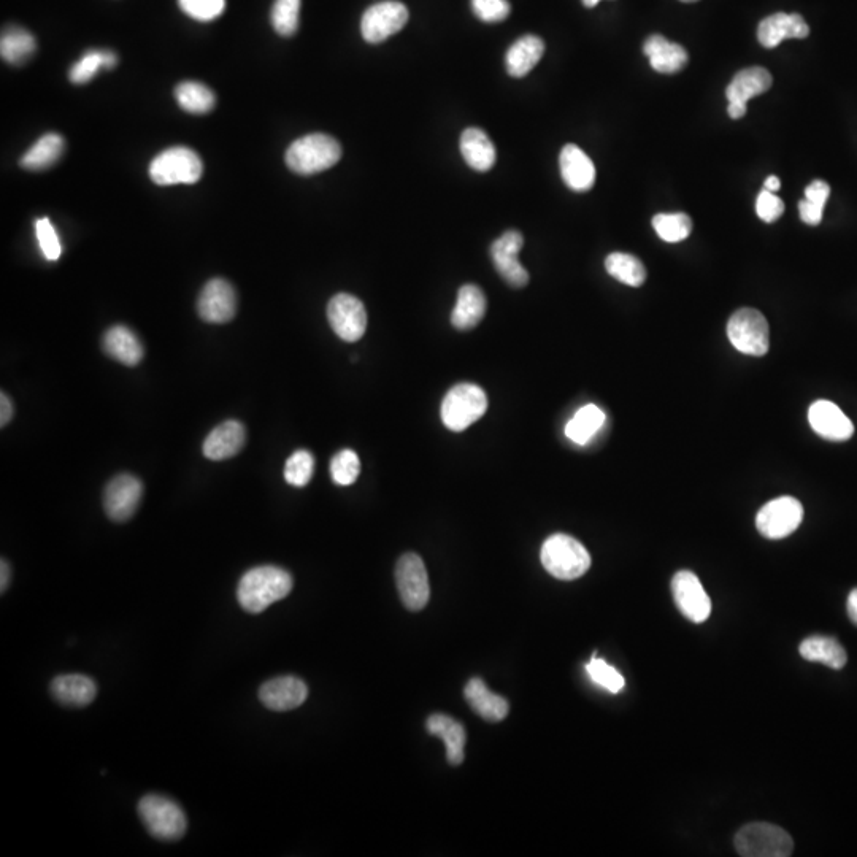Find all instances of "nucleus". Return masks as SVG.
<instances>
[{
	"instance_id": "nucleus-1",
	"label": "nucleus",
	"mask_w": 857,
	"mask_h": 857,
	"mask_svg": "<svg viewBox=\"0 0 857 857\" xmlns=\"http://www.w3.org/2000/svg\"><path fill=\"white\" fill-rule=\"evenodd\" d=\"M293 589V577L286 570L264 565L248 570L237 589V599L248 613H262L278 600L285 599Z\"/></svg>"
},
{
	"instance_id": "nucleus-2",
	"label": "nucleus",
	"mask_w": 857,
	"mask_h": 857,
	"mask_svg": "<svg viewBox=\"0 0 857 857\" xmlns=\"http://www.w3.org/2000/svg\"><path fill=\"white\" fill-rule=\"evenodd\" d=\"M540 559L546 572L564 581L583 577L591 567V556L585 546L565 534L551 535L543 543Z\"/></svg>"
},
{
	"instance_id": "nucleus-3",
	"label": "nucleus",
	"mask_w": 857,
	"mask_h": 857,
	"mask_svg": "<svg viewBox=\"0 0 857 857\" xmlns=\"http://www.w3.org/2000/svg\"><path fill=\"white\" fill-rule=\"evenodd\" d=\"M342 158L340 143L327 134H308L288 148L286 164L299 175H313L331 169Z\"/></svg>"
},
{
	"instance_id": "nucleus-4",
	"label": "nucleus",
	"mask_w": 857,
	"mask_h": 857,
	"mask_svg": "<svg viewBox=\"0 0 857 857\" xmlns=\"http://www.w3.org/2000/svg\"><path fill=\"white\" fill-rule=\"evenodd\" d=\"M735 850L743 857H789L794 851L791 835L769 823H751L735 835Z\"/></svg>"
},
{
	"instance_id": "nucleus-5",
	"label": "nucleus",
	"mask_w": 857,
	"mask_h": 857,
	"mask_svg": "<svg viewBox=\"0 0 857 857\" xmlns=\"http://www.w3.org/2000/svg\"><path fill=\"white\" fill-rule=\"evenodd\" d=\"M488 410V397L477 385L461 383L448 391L442 404V421L450 431L462 432Z\"/></svg>"
},
{
	"instance_id": "nucleus-6",
	"label": "nucleus",
	"mask_w": 857,
	"mask_h": 857,
	"mask_svg": "<svg viewBox=\"0 0 857 857\" xmlns=\"http://www.w3.org/2000/svg\"><path fill=\"white\" fill-rule=\"evenodd\" d=\"M204 173L199 154L188 147H173L162 151L150 166L151 180L159 186L193 185Z\"/></svg>"
},
{
	"instance_id": "nucleus-7",
	"label": "nucleus",
	"mask_w": 857,
	"mask_h": 857,
	"mask_svg": "<svg viewBox=\"0 0 857 857\" xmlns=\"http://www.w3.org/2000/svg\"><path fill=\"white\" fill-rule=\"evenodd\" d=\"M727 337L734 348L748 356L761 358L770 348V329L767 319L754 308H742L729 319Z\"/></svg>"
},
{
	"instance_id": "nucleus-8",
	"label": "nucleus",
	"mask_w": 857,
	"mask_h": 857,
	"mask_svg": "<svg viewBox=\"0 0 857 857\" xmlns=\"http://www.w3.org/2000/svg\"><path fill=\"white\" fill-rule=\"evenodd\" d=\"M139 815L153 837L167 842L183 837L188 826L185 811L167 797H143L139 804Z\"/></svg>"
},
{
	"instance_id": "nucleus-9",
	"label": "nucleus",
	"mask_w": 857,
	"mask_h": 857,
	"mask_svg": "<svg viewBox=\"0 0 857 857\" xmlns=\"http://www.w3.org/2000/svg\"><path fill=\"white\" fill-rule=\"evenodd\" d=\"M396 585L400 600L410 612H421L431 597L426 565L418 554L407 553L396 565Z\"/></svg>"
},
{
	"instance_id": "nucleus-10",
	"label": "nucleus",
	"mask_w": 857,
	"mask_h": 857,
	"mask_svg": "<svg viewBox=\"0 0 857 857\" xmlns=\"http://www.w3.org/2000/svg\"><path fill=\"white\" fill-rule=\"evenodd\" d=\"M804 519V507L794 497L784 496L770 500L759 510L756 527L765 539L780 540L799 529Z\"/></svg>"
},
{
	"instance_id": "nucleus-11",
	"label": "nucleus",
	"mask_w": 857,
	"mask_h": 857,
	"mask_svg": "<svg viewBox=\"0 0 857 857\" xmlns=\"http://www.w3.org/2000/svg\"><path fill=\"white\" fill-rule=\"evenodd\" d=\"M327 319L332 331L339 335L343 342H358L366 334V307L358 297L351 294H337L332 297L327 305Z\"/></svg>"
},
{
	"instance_id": "nucleus-12",
	"label": "nucleus",
	"mask_w": 857,
	"mask_h": 857,
	"mask_svg": "<svg viewBox=\"0 0 857 857\" xmlns=\"http://www.w3.org/2000/svg\"><path fill=\"white\" fill-rule=\"evenodd\" d=\"M408 10L402 2L386 0L372 5L361 20L362 37L369 43H381L404 29Z\"/></svg>"
},
{
	"instance_id": "nucleus-13",
	"label": "nucleus",
	"mask_w": 857,
	"mask_h": 857,
	"mask_svg": "<svg viewBox=\"0 0 857 857\" xmlns=\"http://www.w3.org/2000/svg\"><path fill=\"white\" fill-rule=\"evenodd\" d=\"M673 599L681 615L692 623H705L711 615V600L699 578L689 570H681L672 581Z\"/></svg>"
},
{
	"instance_id": "nucleus-14",
	"label": "nucleus",
	"mask_w": 857,
	"mask_h": 857,
	"mask_svg": "<svg viewBox=\"0 0 857 857\" xmlns=\"http://www.w3.org/2000/svg\"><path fill=\"white\" fill-rule=\"evenodd\" d=\"M523 245L524 239L521 232L508 231L492 243L489 251L500 277L504 278L512 288H524L529 283V272L518 259Z\"/></svg>"
},
{
	"instance_id": "nucleus-15",
	"label": "nucleus",
	"mask_w": 857,
	"mask_h": 857,
	"mask_svg": "<svg viewBox=\"0 0 857 857\" xmlns=\"http://www.w3.org/2000/svg\"><path fill=\"white\" fill-rule=\"evenodd\" d=\"M142 496L143 485L139 478L132 477L129 473L118 475L105 488V513L116 523H124L137 512Z\"/></svg>"
},
{
	"instance_id": "nucleus-16",
	"label": "nucleus",
	"mask_w": 857,
	"mask_h": 857,
	"mask_svg": "<svg viewBox=\"0 0 857 857\" xmlns=\"http://www.w3.org/2000/svg\"><path fill=\"white\" fill-rule=\"evenodd\" d=\"M200 318L212 324H226L237 312V294L229 281L215 278L208 281L197 300Z\"/></svg>"
},
{
	"instance_id": "nucleus-17",
	"label": "nucleus",
	"mask_w": 857,
	"mask_h": 857,
	"mask_svg": "<svg viewBox=\"0 0 857 857\" xmlns=\"http://www.w3.org/2000/svg\"><path fill=\"white\" fill-rule=\"evenodd\" d=\"M810 426L819 437L832 442H845L854 434L851 419L842 412V408L829 400H816L808 410Z\"/></svg>"
},
{
	"instance_id": "nucleus-18",
	"label": "nucleus",
	"mask_w": 857,
	"mask_h": 857,
	"mask_svg": "<svg viewBox=\"0 0 857 857\" xmlns=\"http://www.w3.org/2000/svg\"><path fill=\"white\" fill-rule=\"evenodd\" d=\"M308 697L304 681L296 677H278L259 689L262 704L273 711H289L300 707Z\"/></svg>"
},
{
	"instance_id": "nucleus-19",
	"label": "nucleus",
	"mask_w": 857,
	"mask_h": 857,
	"mask_svg": "<svg viewBox=\"0 0 857 857\" xmlns=\"http://www.w3.org/2000/svg\"><path fill=\"white\" fill-rule=\"evenodd\" d=\"M562 180L572 191L585 193L596 183V167L577 145H565L559 156Z\"/></svg>"
},
{
	"instance_id": "nucleus-20",
	"label": "nucleus",
	"mask_w": 857,
	"mask_h": 857,
	"mask_svg": "<svg viewBox=\"0 0 857 857\" xmlns=\"http://www.w3.org/2000/svg\"><path fill=\"white\" fill-rule=\"evenodd\" d=\"M246 443V429L239 421H226L215 427L204 442V456L210 461L231 459L242 451Z\"/></svg>"
},
{
	"instance_id": "nucleus-21",
	"label": "nucleus",
	"mask_w": 857,
	"mask_h": 857,
	"mask_svg": "<svg viewBox=\"0 0 857 857\" xmlns=\"http://www.w3.org/2000/svg\"><path fill=\"white\" fill-rule=\"evenodd\" d=\"M810 34V27L800 15L775 13L765 18L758 27V39L762 47L775 48L786 39H805Z\"/></svg>"
},
{
	"instance_id": "nucleus-22",
	"label": "nucleus",
	"mask_w": 857,
	"mask_h": 857,
	"mask_svg": "<svg viewBox=\"0 0 857 857\" xmlns=\"http://www.w3.org/2000/svg\"><path fill=\"white\" fill-rule=\"evenodd\" d=\"M464 696H466L472 710L489 723L504 721L508 716V711H510L507 699L489 691L485 681L480 680V678H472L467 683Z\"/></svg>"
},
{
	"instance_id": "nucleus-23",
	"label": "nucleus",
	"mask_w": 857,
	"mask_h": 857,
	"mask_svg": "<svg viewBox=\"0 0 857 857\" xmlns=\"http://www.w3.org/2000/svg\"><path fill=\"white\" fill-rule=\"evenodd\" d=\"M643 53L650 58L651 67L659 74H677L688 64L685 48L669 42L662 35H651L643 45Z\"/></svg>"
},
{
	"instance_id": "nucleus-24",
	"label": "nucleus",
	"mask_w": 857,
	"mask_h": 857,
	"mask_svg": "<svg viewBox=\"0 0 857 857\" xmlns=\"http://www.w3.org/2000/svg\"><path fill=\"white\" fill-rule=\"evenodd\" d=\"M102 345H104V351L110 358L121 362V364L127 367H134L140 364L143 354H145L139 337L126 326L110 327L105 332Z\"/></svg>"
},
{
	"instance_id": "nucleus-25",
	"label": "nucleus",
	"mask_w": 857,
	"mask_h": 857,
	"mask_svg": "<svg viewBox=\"0 0 857 857\" xmlns=\"http://www.w3.org/2000/svg\"><path fill=\"white\" fill-rule=\"evenodd\" d=\"M54 699L69 707H86L96 699L97 686L93 678L78 673L61 675L51 683Z\"/></svg>"
},
{
	"instance_id": "nucleus-26",
	"label": "nucleus",
	"mask_w": 857,
	"mask_h": 857,
	"mask_svg": "<svg viewBox=\"0 0 857 857\" xmlns=\"http://www.w3.org/2000/svg\"><path fill=\"white\" fill-rule=\"evenodd\" d=\"M426 727L429 734L442 738L445 742L446 759L451 765H459L464 761L467 735L466 729L459 721L440 713L427 719Z\"/></svg>"
},
{
	"instance_id": "nucleus-27",
	"label": "nucleus",
	"mask_w": 857,
	"mask_h": 857,
	"mask_svg": "<svg viewBox=\"0 0 857 857\" xmlns=\"http://www.w3.org/2000/svg\"><path fill=\"white\" fill-rule=\"evenodd\" d=\"M772 83L773 78L769 70L762 67L740 70L731 81V85L727 86V100L729 104L746 105L753 97L767 93Z\"/></svg>"
},
{
	"instance_id": "nucleus-28",
	"label": "nucleus",
	"mask_w": 857,
	"mask_h": 857,
	"mask_svg": "<svg viewBox=\"0 0 857 857\" xmlns=\"http://www.w3.org/2000/svg\"><path fill=\"white\" fill-rule=\"evenodd\" d=\"M486 297L478 286L466 285L459 289L458 302L451 313V324L458 331H470L485 318Z\"/></svg>"
},
{
	"instance_id": "nucleus-29",
	"label": "nucleus",
	"mask_w": 857,
	"mask_h": 857,
	"mask_svg": "<svg viewBox=\"0 0 857 857\" xmlns=\"http://www.w3.org/2000/svg\"><path fill=\"white\" fill-rule=\"evenodd\" d=\"M545 43L537 35H524L513 43L505 56L508 74L515 78L526 77L542 59Z\"/></svg>"
},
{
	"instance_id": "nucleus-30",
	"label": "nucleus",
	"mask_w": 857,
	"mask_h": 857,
	"mask_svg": "<svg viewBox=\"0 0 857 857\" xmlns=\"http://www.w3.org/2000/svg\"><path fill=\"white\" fill-rule=\"evenodd\" d=\"M462 158L477 172H488L496 164L497 153L488 135L477 127H469L461 135Z\"/></svg>"
},
{
	"instance_id": "nucleus-31",
	"label": "nucleus",
	"mask_w": 857,
	"mask_h": 857,
	"mask_svg": "<svg viewBox=\"0 0 857 857\" xmlns=\"http://www.w3.org/2000/svg\"><path fill=\"white\" fill-rule=\"evenodd\" d=\"M802 658L810 662H819L834 670L843 669L848 661L845 648L834 637L813 635L800 645Z\"/></svg>"
},
{
	"instance_id": "nucleus-32",
	"label": "nucleus",
	"mask_w": 857,
	"mask_h": 857,
	"mask_svg": "<svg viewBox=\"0 0 857 857\" xmlns=\"http://www.w3.org/2000/svg\"><path fill=\"white\" fill-rule=\"evenodd\" d=\"M66 142L61 135L50 132L40 137L20 159V164L26 170H45L54 166L64 153Z\"/></svg>"
},
{
	"instance_id": "nucleus-33",
	"label": "nucleus",
	"mask_w": 857,
	"mask_h": 857,
	"mask_svg": "<svg viewBox=\"0 0 857 857\" xmlns=\"http://www.w3.org/2000/svg\"><path fill=\"white\" fill-rule=\"evenodd\" d=\"M605 413L597 405L589 404L581 407L575 416L565 426V435L570 442L577 445H588L597 432L604 427Z\"/></svg>"
},
{
	"instance_id": "nucleus-34",
	"label": "nucleus",
	"mask_w": 857,
	"mask_h": 857,
	"mask_svg": "<svg viewBox=\"0 0 857 857\" xmlns=\"http://www.w3.org/2000/svg\"><path fill=\"white\" fill-rule=\"evenodd\" d=\"M35 39L31 32L23 27L10 26L5 29L0 39L2 59L12 66H23L35 53Z\"/></svg>"
},
{
	"instance_id": "nucleus-35",
	"label": "nucleus",
	"mask_w": 857,
	"mask_h": 857,
	"mask_svg": "<svg viewBox=\"0 0 857 857\" xmlns=\"http://www.w3.org/2000/svg\"><path fill=\"white\" fill-rule=\"evenodd\" d=\"M178 105L186 112L194 115H204L212 112L215 107L216 97L212 89L202 85L199 81H183L175 89Z\"/></svg>"
},
{
	"instance_id": "nucleus-36",
	"label": "nucleus",
	"mask_w": 857,
	"mask_h": 857,
	"mask_svg": "<svg viewBox=\"0 0 857 857\" xmlns=\"http://www.w3.org/2000/svg\"><path fill=\"white\" fill-rule=\"evenodd\" d=\"M605 269L615 280L621 281L624 285L632 286V288L642 286L646 280L645 266L640 259L635 258L632 254H610L605 259Z\"/></svg>"
},
{
	"instance_id": "nucleus-37",
	"label": "nucleus",
	"mask_w": 857,
	"mask_h": 857,
	"mask_svg": "<svg viewBox=\"0 0 857 857\" xmlns=\"http://www.w3.org/2000/svg\"><path fill=\"white\" fill-rule=\"evenodd\" d=\"M116 62H118V58H116V54L112 53V51H99L93 50L88 51V53L72 66L69 72V78L72 83L75 85H85L89 80H93L96 77L97 72H99L102 67H107V69H112V67L116 66Z\"/></svg>"
},
{
	"instance_id": "nucleus-38",
	"label": "nucleus",
	"mask_w": 857,
	"mask_h": 857,
	"mask_svg": "<svg viewBox=\"0 0 857 857\" xmlns=\"http://www.w3.org/2000/svg\"><path fill=\"white\" fill-rule=\"evenodd\" d=\"M653 227L664 242L678 243L688 239L692 220L686 213H659L653 218Z\"/></svg>"
},
{
	"instance_id": "nucleus-39",
	"label": "nucleus",
	"mask_w": 857,
	"mask_h": 857,
	"mask_svg": "<svg viewBox=\"0 0 857 857\" xmlns=\"http://www.w3.org/2000/svg\"><path fill=\"white\" fill-rule=\"evenodd\" d=\"M300 4L302 0H275L272 7V26L283 37H291L299 29Z\"/></svg>"
},
{
	"instance_id": "nucleus-40",
	"label": "nucleus",
	"mask_w": 857,
	"mask_h": 857,
	"mask_svg": "<svg viewBox=\"0 0 857 857\" xmlns=\"http://www.w3.org/2000/svg\"><path fill=\"white\" fill-rule=\"evenodd\" d=\"M313 472H315V458L312 453L300 450L291 456L286 461L285 478L289 485L302 488L307 486L312 480Z\"/></svg>"
},
{
	"instance_id": "nucleus-41",
	"label": "nucleus",
	"mask_w": 857,
	"mask_h": 857,
	"mask_svg": "<svg viewBox=\"0 0 857 857\" xmlns=\"http://www.w3.org/2000/svg\"><path fill=\"white\" fill-rule=\"evenodd\" d=\"M361 473V461L358 454L351 450H343L335 454L331 461L332 480L340 486L353 485Z\"/></svg>"
},
{
	"instance_id": "nucleus-42",
	"label": "nucleus",
	"mask_w": 857,
	"mask_h": 857,
	"mask_svg": "<svg viewBox=\"0 0 857 857\" xmlns=\"http://www.w3.org/2000/svg\"><path fill=\"white\" fill-rule=\"evenodd\" d=\"M586 672H588L589 678H591L596 685H599L600 688L607 689V691L613 692V694H618V692L623 691V675H621L615 667L607 664L604 659H599L594 656V658L586 664Z\"/></svg>"
},
{
	"instance_id": "nucleus-43",
	"label": "nucleus",
	"mask_w": 857,
	"mask_h": 857,
	"mask_svg": "<svg viewBox=\"0 0 857 857\" xmlns=\"http://www.w3.org/2000/svg\"><path fill=\"white\" fill-rule=\"evenodd\" d=\"M181 10L197 21H213L223 15L226 0H178Z\"/></svg>"
},
{
	"instance_id": "nucleus-44",
	"label": "nucleus",
	"mask_w": 857,
	"mask_h": 857,
	"mask_svg": "<svg viewBox=\"0 0 857 857\" xmlns=\"http://www.w3.org/2000/svg\"><path fill=\"white\" fill-rule=\"evenodd\" d=\"M35 232L39 240L42 253L48 261H58L61 258L62 248L58 234L54 231L53 224L48 218H42L35 223Z\"/></svg>"
},
{
	"instance_id": "nucleus-45",
	"label": "nucleus",
	"mask_w": 857,
	"mask_h": 857,
	"mask_svg": "<svg viewBox=\"0 0 857 857\" xmlns=\"http://www.w3.org/2000/svg\"><path fill=\"white\" fill-rule=\"evenodd\" d=\"M473 13L485 23H500L512 12L508 0H472Z\"/></svg>"
},
{
	"instance_id": "nucleus-46",
	"label": "nucleus",
	"mask_w": 857,
	"mask_h": 857,
	"mask_svg": "<svg viewBox=\"0 0 857 857\" xmlns=\"http://www.w3.org/2000/svg\"><path fill=\"white\" fill-rule=\"evenodd\" d=\"M783 212L784 204L780 197L775 196V193H770L767 189L761 191L758 200H756V213L762 221L775 223V221L780 220Z\"/></svg>"
},
{
	"instance_id": "nucleus-47",
	"label": "nucleus",
	"mask_w": 857,
	"mask_h": 857,
	"mask_svg": "<svg viewBox=\"0 0 857 857\" xmlns=\"http://www.w3.org/2000/svg\"><path fill=\"white\" fill-rule=\"evenodd\" d=\"M829 196H831V186L823 180H815L805 189V199L819 205V207H824L827 204Z\"/></svg>"
},
{
	"instance_id": "nucleus-48",
	"label": "nucleus",
	"mask_w": 857,
	"mask_h": 857,
	"mask_svg": "<svg viewBox=\"0 0 857 857\" xmlns=\"http://www.w3.org/2000/svg\"><path fill=\"white\" fill-rule=\"evenodd\" d=\"M800 218L808 226H818L823 220L824 207L813 204L810 200L804 199L799 204Z\"/></svg>"
},
{
	"instance_id": "nucleus-49",
	"label": "nucleus",
	"mask_w": 857,
	"mask_h": 857,
	"mask_svg": "<svg viewBox=\"0 0 857 857\" xmlns=\"http://www.w3.org/2000/svg\"><path fill=\"white\" fill-rule=\"evenodd\" d=\"M13 418V404L10 397L2 392L0 394V426L5 427L8 423H10V419Z\"/></svg>"
},
{
	"instance_id": "nucleus-50",
	"label": "nucleus",
	"mask_w": 857,
	"mask_h": 857,
	"mask_svg": "<svg viewBox=\"0 0 857 857\" xmlns=\"http://www.w3.org/2000/svg\"><path fill=\"white\" fill-rule=\"evenodd\" d=\"M846 608H848V616H850L851 623L857 626V588L850 592Z\"/></svg>"
},
{
	"instance_id": "nucleus-51",
	"label": "nucleus",
	"mask_w": 857,
	"mask_h": 857,
	"mask_svg": "<svg viewBox=\"0 0 857 857\" xmlns=\"http://www.w3.org/2000/svg\"><path fill=\"white\" fill-rule=\"evenodd\" d=\"M727 113L731 116L732 120H740L743 116L746 115V105L740 104H729V108H727Z\"/></svg>"
},
{
	"instance_id": "nucleus-52",
	"label": "nucleus",
	"mask_w": 857,
	"mask_h": 857,
	"mask_svg": "<svg viewBox=\"0 0 857 857\" xmlns=\"http://www.w3.org/2000/svg\"><path fill=\"white\" fill-rule=\"evenodd\" d=\"M765 189L770 191V193H777L778 189L781 188L780 178L778 177H769L765 180L764 183Z\"/></svg>"
},
{
	"instance_id": "nucleus-53",
	"label": "nucleus",
	"mask_w": 857,
	"mask_h": 857,
	"mask_svg": "<svg viewBox=\"0 0 857 857\" xmlns=\"http://www.w3.org/2000/svg\"><path fill=\"white\" fill-rule=\"evenodd\" d=\"M8 581H10V567H8L7 561H2V580H0L2 592L7 589Z\"/></svg>"
},
{
	"instance_id": "nucleus-54",
	"label": "nucleus",
	"mask_w": 857,
	"mask_h": 857,
	"mask_svg": "<svg viewBox=\"0 0 857 857\" xmlns=\"http://www.w3.org/2000/svg\"><path fill=\"white\" fill-rule=\"evenodd\" d=\"M599 2H600V0H583V4H585L586 7H589V8L596 7V5L599 4Z\"/></svg>"
},
{
	"instance_id": "nucleus-55",
	"label": "nucleus",
	"mask_w": 857,
	"mask_h": 857,
	"mask_svg": "<svg viewBox=\"0 0 857 857\" xmlns=\"http://www.w3.org/2000/svg\"><path fill=\"white\" fill-rule=\"evenodd\" d=\"M681 2H688V4H692V2H697V0H681Z\"/></svg>"
}]
</instances>
